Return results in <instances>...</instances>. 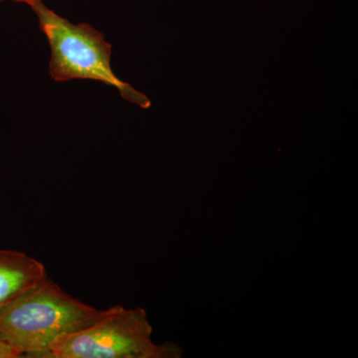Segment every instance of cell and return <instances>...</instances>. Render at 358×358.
I'll list each match as a JSON object with an SVG mask.
<instances>
[{"mask_svg": "<svg viewBox=\"0 0 358 358\" xmlns=\"http://www.w3.org/2000/svg\"><path fill=\"white\" fill-rule=\"evenodd\" d=\"M39 27L47 37L50 46L49 73L57 82L71 80H94L114 87L122 98L150 109V99L119 79L110 66L112 45L106 41L103 33L87 23L73 24L66 18L45 6L42 0L33 3Z\"/></svg>", "mask_w": 358, "mask_h": 358, "instance_id": "7a4b0ae2", "label": "cell"}, {"mask_svg": "<svg viewBox=\"0 0 358 358\" xmlns=\"http://www.w3.org/2000/svg\"><path fill=\"white\" fill-rule=\"evenodd\" d=\"M0 1H6V0H0ZM11 1L20 2V3H25L28 4L29 6H31L33 3L38 1V0H11Z\"/></svg>", "mask_w": 358, "mask_h": 358, "instance_id": "8992f818", "label": "cell"}, {"mask_svg": "<svg viewBox=\"0 0 358 358\" xmlns=\"http://www.w3.org/2000/svg\"><path fill=\"white\" fill-rule=\"evenodd\" d=\"M101 312L47 277L0 308V334L23 357L46 358L56 339L87 326Z\"/></svg>", "mask_w": 358, "mask_h": 358, "instance_id": "6da1fadb", "label": "cell"}, {"mask_svg": "<svg viewBox=\"0 0 358 358\" xmlns=\"http://www.w3.org/2000/svg\"><path fill=\"white\" fill-rule=\"evenodd\" d=\"M22 353L0 334V358H21Z\"/></svg>", "mask_w": 358, "mask_h": 358, "instance_id": "5b68a950", "label": "cell"}, {"mask_svg": "<svg viewBox=\"0 0 358 358\" xmlns=\"http://www.w3.org/2000/svg\"><path fill=\"white\" fill-rule=\"evenodd\" d=\"M48 277L43 264L33 257L0 250V308Z\"/></svg>", "mask_w": 358, "mask_h": 358, "instance_id": "277c9868", "label": "cell"}, {"mask_svg": "<svg viewBox=\"0 0 358 358\" xmlns=\"http://www.w3.org/2000/svg\"><path fill=\"white\" fill-rule=\"evenodd\" d=\"M173 343L157 345L145 308L113 306L81 329L52 343L46 358H178Z\"/></svg>", "mask_w": 358, "mask_h": 358, "instance_id": "3957f363", "label": "cell"}]
</instances>
